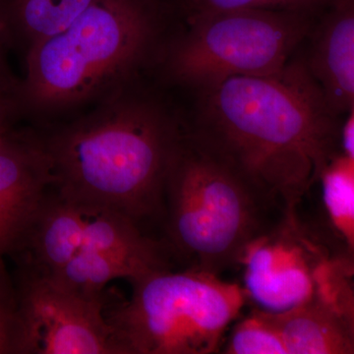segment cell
<instances>
[{
    "mask_svg": "<svg viewBox=\"0 0 354 354\" xmlns=\"http://www.w3.org/2000/svg\"><path fill=\"white\" fill-rule=\"evenodd\" d=\"M186 133L225 162L283 218L337 155L341 127L304 58L267 76H239L203 88Z\"/></svg>",
    "mask_w": 354,
    "mask_h": 354,
    "instance_id": "obj_1",
    "label": "cell"
},
{
    "mask_svg": "<svg viewBox=\"0 0 354 354\" xmlns=\"http://www.w3.org/2000/svg\"><path fill=\"white\" fill-rule=\"evenodd\" d=\"M36 129L58 194L118 209L138 225L164 211L183 122L141 74L82 113Z\"/></svg>",
    "mask_w": 354,
    "mask_h": 354,
    "instance_id": "obj_2",
    "label": "cell"
},
{
    "mask_svg": "<svg viewBox=\"0 0 354 354\" xmlns=\"http://www.w3.org/2000/svg\"><path fill=\"white\" fill-rule=\"evenodd\" d=\"M167 22L146 0H93L64 31L26 55L21 120L43 128L67 120L153 67Z\"/></svg>",
    "mask_w": 354,
    "mask_h": 354,
    "instance_id": "obj_3",
    "label": "cell"
},
{
    "mask_svg": "<svg viewBox=\"0 0 354 354\" xmlns=\"http://www.w3.org/2000/svg\"><path fill=\"white\" fill-rule=\"evenodd\" d=\"M165 209L172 246L192 269L218 274L268 230L266 211L272 208L183 127L165 181Z\"/></svg>",
    "mask_w": 354,
    "mask_h": 354,
    "instance_id": "obj_4",
    "label": "cell"
},
{
    "mask_svg": "<svg viewBox=\"0 0 354 354\" xmlns=\"http://www.w3.org/2000/svg\"><path fill=\"white\" fill-rule=\"evenodd\" d=\"M188 28L167 37L153 68L160 83L208 88L239 76L281 71L313 29V15L236 9L185 18Z\"/></svg>",
    "mask_w": 354,
    "mask_h": 354,
    "instance_id": "obj_5",
    "label": "cell"
},
{
    "mask_svg": "<svg viewBox=\"0 0 354 354\" xmlns=\"http://www.w3.org/2000/svg\"><path fill=\"white\" fill-rule=\"evenodd\" d=\"M132 297L108 317L120 354H211L247 295L213 272L157 270L131 281Z\"/></svg>",
    "mask_w": 354,
    "mask_h": 354,
    "instance_id": "obj_6",
    "label": "cell"
},
{
    "mask_svg": "<svg viewBox=\"0 0 354 354\" xmlns=\"http://www.w3.org/2000/svg\"><path fill=\"white\" fill-rule=\"evenodd\" d=\"M104 298L67 290L39 271L23 283L16 305L15 353L120 354Z\"/></svg>",
    "mask_w": 354,
    "mask_h": 354,
    "instance_id": "obj_7",
    "label": "cell"
},
{
    "mask_svg": "<svg viewBox=\"0 0 354 354\" xmlns=\"http://www.w3.org/2000/svg\"><path fill=\"white\" fill-rule=\"evenodd\" d=\"M298 218H283L247 244L239 263L244 288L261 310L288 311L308 301L315 290V269L324 256L320 246L302 234Z\"/></svg>",
    "mask_w": 354,
    "mask_h": 354,
    "instance_id": "obj_8",
    "label": "cell"
},
{
    "mask_svg": "<svg viewBox=\"0 0 354 354\" xmlns=\"http://www.w3.org/2000/svg\"><path fill=\"white\" fill-rule=\"evenodd\" d=\"M53 183L36 128L17 127L0 141V260L26 245Z\"/></svg>",
    "mask_w": 354,
    "mask_h": 354,
    "instance_id": "obj_9",
    "label": "cell"
},
{
    "mask_svg": "<svg viewBox=\"0 0 354 354\" xmlns=\"http://www.w3.org/2000/svg\"><path fill=\"white\" fill-rule=\"evenodd\" d=\"M305 59L330 111L339 116L354 109V0H334L312 29Z\"/></svg>",
    "mask_w": 354,
    "mask_h": 354,
    "instance_id": "obj_10",
    "label": "cell"
},
{
    "mask_svg": "<svg viewBox=\"0 0 354 354\" xmlns=\"http://www.w3.org/2000/svg\"><path fill=\"white\" fill-rule=\"evenodd\" d=\"M288 354L354 353V316L315 297L279 313L269 312Z\"/></svg>",
    "mask_w": 354,
    "mask_h": 354,
    "instance_id": "obj_11",
    "label": "cell"
},
{
    "mask_svg": "<svg viewBox=\"0 0 354 354\" xmlns=\"http://www.w3.org/2000/svg\"><path fill=\"white\" fill-rule=\"evenodd\" d=\"M93 0H0V41L24 59L36 44L64 31Z\"/></svg>",
    "mask_w": 354,
    "mask_h": 354,
    "instance_id": "obj_12",
    "label": "cell"
},
{
    "mask_svg": "<svg viewBox=\"0 0 354 354\" xmlns=\"http://www.w3.org/2000/svg\"><path fill=\"white\" fill-rule=\"evenodd\" d=\"M157 270L162 269L122 254L82 250L59 269L44 272L67 290L82 297L99 298L102 297L106 286L113 279H127L131 281Z\"/></svg>",
    "mask_w": 354,
    "mask_h": 354,
    "instance_id": "obj_13",
    "label": "cell"
},
{
    "mask_svg": "<svg viewBox=\"0 0 354 354\" xmlns=\"http://www.w3.org/2000/svg\"><path fill=\"white\" fill-rule=\"evenodd\" d=\"M319 180L322 183L323 203L330 225L353 257L354 160L337 153L325 167Z\"/></svg>",
    "mask_w": 354,
    "mask_h": 354,
    "instance_id": "obj_14",
    "label": "cell"
},
{
    "mask_svg": "<svg viewBox=\"0 0 354 354\" xmlns=\"http://www.w3.org/2000/svg\"><path fill=\"white\" fill-rule=\"evenodd\" d=\"M227 354H288L283 337L269 312L253 310L234 326L228 337Z\"/></svg>",
    "mask_w": 354,
    "mask_h": 354,
    "instance_id": "obj_15",
    "label": "cell"
},
{
    "mask_svg": "<svg viewBox=\"0 0 354 354\" xmlns=\"http://www.w3.org/2000/svg\"><path fill=\"white\" fill-rule=\"evenodd\" d=\"M334 0H183L179 15L184 19L198 14L236 10V9H268L295 11L311 15L326 10Z\"/></svg>",
    "mask_w": 354,
    "mask_h": 354,
    "instance_id": "obj_16",
    "label": "cell"
},
{
    "mask_svg": "<svg viewBox=\"0 0 354 354\" xmlns=\"http://www.w3.org/2000/svg\"><path fill=\"white\" fill-rule=\"evenodd\" d=\"M7 50L0 41V111L21 121L18 111V94L20 80L10 68L7 60Z\"/></svg>",
    "mask_w": 354,
    "mask_h": 354,
    "instance_id": "obj_17",
    "label": "cell"
},
{
    "mask_svg": "<svg viewBox=\"0 0 354 354\" xmlns=\"http://www.w3.org/2000/svg\"><path fill=\"white\" fill-rule=\"evenodd\" d=\"M16 306L0 295V354L15 353Z\"/></svg>",
    "mask_w": 354,
    "mask_h": 354,
    "instance_id": "obj_18",
    "label": "cell"
},
{
    "mask_svg": "<svg viewBox=\"0 0 354 354\" xmlns=\"http://www.w3.org/2000/svg\"><path fill=\"white\" fill-rule=\"evenodd\" d=\"M342 155L354 160V109L349 111L348 120L341 127L339 133Z\"/></svg>",
    "mask_w": 354,
    "mask_h": 354,
    "instance_id": "obj_19",
    "label": "cell"
},
{
    "mask_svg": "<svg viewBox=\"0 0 354 354\" xmlns=\"http://www.w3.org/2000/svg\"><path fill=\"white\" fill-rule=\"evenodd\" d=\"M146 1L165 18L171 19L179 15L183 0H146Z\"/></svg>",
    "mask_w": 354,
    "mask_h": 354,
    "instance_id": "obj_20",
    "label": "cell"
},
{
    "mask_svg": "<svg viewBox=\"0 0 354 354\" xmlns=\"http://www.w3.org/2000/svg\"><path fill=\"white\" fill-rule=\"evenodd\" d=\"M19 122L20 121L13 116L0 111V141L15 130Z\"/></svg>",
    "mask_w": 354,
    "mask_h": 354,
    "instance_id": "obj_21",
    "label": "cell"
}]
</instances>
